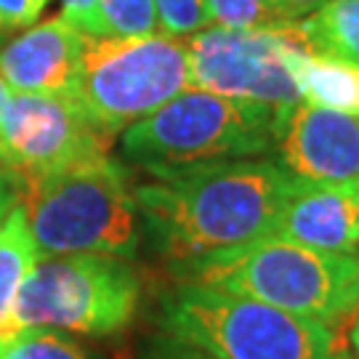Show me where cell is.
Masks as SVG:
<instances>
[{
  "label": "cell",
  "mask_w": 359,
  "mask_h": 359,
  "mask_svg": "<svg viewBox=\"0 0 359 359\" xmlns=\"http://www.w3.org/2000/svg\"><path fill=\"white\" fill-rule=\"evenodd\" d=\"M298 184L274 160H216L133 189L139 224L173 271L269 237Z\"/></svg>",
  "instance_id": "6da1fadb"
},
{
  "label": "cell",
  "mask_w": 359,
  "mask_h": 359,
  "mask_svg": "<svg viewBox=\"0 0 359 359\" xmlns=\"http://www.w3.org/2000/svg\"><path fill=\"white\" fill-rule=\"evenodd\" d=\"M176 274L330 327L359 309V253H322L277 234L194 261Z\"/></svg>",
  "instance_id": "7a4b0ae2"
},
{
  "label": "cell",
  "mask_w": 359,
  "mask_h": 359,
  "mask_svg": "<svg viewBox=\"0 0 359 359\" xmlns=\"http://www.w3.org/2000/svg\"><path fill=\"white\" fill-rule=\"evenodd\" d=\"M160 325L210 359H348L325 322L189 280L163 295Z\"/></svg>",
  "instance_id": "3957f363"
},
{
  "label": "cell",
  "mask_w": 359,
  "mask_h": 359,
  "mask_svg": "<svg viewBox=\"0 0 359 359\" xmlns=\"http://www.w3.org/2000/svg\"><path fill=\"white\" fill-rule=\"evenodd\" d=\"M285 123L287 115L280 109L187 88L123 130L120 149L128 163L157 179L200 163L269 154Z\"/></svg>",
  "instance_id": "277c9868"
},
{
  "label": "cell",
  "mask_w": 359,
  "mask_h": 359,
  "mask_svg": "<svg viewBox=\"0 0 359 359\" xmlns=\"http://www.w3.org/2000/svg\"><path fill=\"white\" fill-rule=\"evenodd\" d=\"M40 258L102 253L136 258L139 210L123 163L109 154L80 163L22 192Z\"/></svg>",
  "instance_id": "5b68a950"
},
{
  "label": "cell",
  "mask_w": 359,
  "mask_h": 359,
  "mask_svg": "<svg viewBox=\"0 0 359 359\" xmlns=\"http://www.w3.org/2000/svg\"><path fill=\"white\" fill-rule=\"evenodd\" d=\"M187 88H192L187 38L163 32L147 38L86 35L69 102L112 139Z\"/></svg>",
  "instance_id": "8992f818"
},
{
  "label": "cell",
  "mask_w": 359,
  "mask_h": 359,
  "mask_svg": "<svg viewBox=\"0 0 359 359\" xmlns=\"http://www.w3.org/2000/svg\"><path fill=\"white\" fill-rule=\"evenodd\" d=\"M139 298L142 280L128 258L102 253L40 258L19 287L0 335L25 327L112 335L130 325Z\"/></svg>",
  "instance_id": "52a82bcc"
},
{
  "label": "cell",
  "mask_w": 359,
  "mask_h": 359,
  "mask_svg": "<svg viewBox=\"0 0 359 359\" xmlns=\"http://www.w3.org/2000/svg\"><path fill=\"white\" fill-rule=\"evenodd\" d=\"M192 88L237 102L264 104L290 115L304 102L295 62L311 51L298 22L258 29L205 27L187 38Z\"/></svg>",
  "instance_id": "ba28073f"
},
{
  "label": "cell",
  "mask_w": 359,
  "mask_h": 359,
  "mask_svg": "<svg viewBox=\"0 0 359 359\" xmlns=\"http://www.w3.org/2000/svg\"><path fill=\"white\" fill-rule=\"evenodd\" d=\"M109 142L65 96L11 93L0 112V168L16 181L19 192L109 154Z\"/></svg>",
  "instance_id": "9c48e42d"
},
{
  "label": "cell",
  "mask_w": 359,
  "mask_h": 359,
  "mask_svg": "<svg viewBox=\"0 0 359 359\" xmlns=\"http://www.w3.org/2000/svg\"><path fill=\"white\" fill-rule=\"evenodd\" d=\"M277 152L280 165L298 181L359 184V115L301 102L287 115Z\"/></svg>",
  "instance_id": "30bf717a"
},
{
  "label": "cell",
  "mask_w": 359,
  "mask_h": 359,
  "mask_svg": "<svg viewBox=\"0 0 359 359\" xmlns=\"http://www.w3.org/2000/svg\"><path fill=\"white\" fill-rule=\"evenodd\" d=\"M83 40L75 25L65 16H51L27 27L22 35L0 46V80L11 93L65 96L75 90Z\"/></svg>",
  "instance_id": "8fae6325"
},
{
  "label": "cell",
  "mask_w": 359,
  "mask_h": 359,
  "mask_svg": "<svg viewBox=\"0 0 359 359\" xmlns=\"http://www.w3.org/2000/svg\"><path fill=\"white\" fill-rule=\"evenodd\" d=\"M277 237L322 253L359 250V184L298 181L277 221Z\"/></svg>",
  "instance_id": "7c38bea8"
},
{
  "label": "cell",
  "mask_w": 359,
  "mask_h": 359,
  "mask_svg": "<svg viewBox=\"0 0 359 359\" xmlns=\"http://www.w3.org/2000/svg\"><path fill=\"white\" fill-rule=\"evenodd\" d=\"M295 80L304 102L359 115V67L330 53L306 51L295 62Z\"/></svg>",
  "instance_id": "4fadbf2b"
},
{
  "label": "cell",
  "mask_w": 359,
  "mask_h": 359,
  "mask_svg": "<svg viewBox=\"0 0 359 359\" xmlns=\"http://www.w3.org/2000/svg\"><path fill=\"white\" fill-rule=\"evenodd\" d=\"M311 51L330 53L359 67V0H322L295 19Z\"/></svg>",
  "instance_id": "5bb4252c"
},
{
  "label": "cell",
  "mask_w": 359,
  "mask_h": 359,
  "mask_svg": "<svg viewBox=\"0 0 359 359\" xmlns=\"http://www.w3.org/2000/svg\"><path fill=\"white\" fill-rule=\"evenodd\" d=\"M38 243L29 229L25 205L19 203L0 229V325L11 314L16 293L25 285L27 274L38 266Z\"/></svg>",
  "instance_id": "9a60e30c"
},
{
  "label": "cell",
  "mask_w": 359,
  "mask_h": 359,
  "mask_svg": "<svg viewBox=\"0 0 359 359\" xmlns=\"http://www.w3.org/2000/svg\"><path fill=\"white\" fill-rule=\"evenodd\" d=\"M154 0H99L93 19V38H147L157 35Z\"/></svg>",
  "instance_id": "2e32d148"
},
{
  "label": "cell",
  "mask_w": 359,
  "mask_h": 359,
  "mask_svg": "<svg viewBox=\"0 0 359 359\" xmlns=\"http://www.w3.org/2000/svg\"><path fill=\"white\" fill-rule=\"evenodd\" d=\"M0 359H93L75 338L53 327H25L0 335Z\"/></svg>",
  "instance_id": "e0dca14e"
},
{
  "label": "cell",
  "mask_w": 359,
  "mask_h": 359,
  "mask_svg": "<svg viewBox=\"0 0 359 359\" xmlns=\"http://www.w3.org/2000/svg\"><path fill=\"white\" fill-rule=\"evenodd\" d=\"M210 27L224 29H258L277 25L271 0H205Z\"/></svg>",
  "instance_id": "ac0fdd59"
},
{
  "label": "cell",
  "mask_w": 359,
  "mask_h": 359,
  "mask_svg": "<svg viewBox=\"0 0 359 359\" xmlns=\"http://www.w3.org/2000/svg\"><path fill=\"white\" fill-rule=\"evenodd\" d=\"M154 11L160 32L170 38H192L210 27L205 0H154Z\"/></svg>",
  "instance_id": "d6986e66"
},
{
  "label": "cell",
  "mask_w": 359,
  "mask_h": 359,
  "mask_svg": "<svg viewBox=\"0 0 359 359\" xmlns=\"http://www.w3.org/2000/svg\"><path fill=\"white\" fill-rule=\"evenodd\" d=\"M48 3L51 0H0V40L8 32L35 25Z\"/></svg>",
  "instance_id": "ffe728a7"
},
{
  "label": "cell",
  "mask_w": 359,
  "mask_h": 359,
  "mask_svg": "<svg viewBox=\"0 0 359 359\" xmlns=\"http://www.w3.org/2000/svg\"><path fill=\"white\" fill-rule=\"evenodd\" d=\"M139 359H210L205 351L194 348L192 344L181 341L176 335H154L139 351Z\"/></svg>",
  "instance_id": "44dd1931"
},
{
  "label": "cell",
  "mask_w": 359,
  "mask_h": 359,
  "mask_svg": "<svg viewBox=\"0 0 359 359\" xmlns=\"http://www.w3.org/2000/svg\"><path fill=\"white\" fill-rule=\"evenodd\" d=\"M96 3L99 0H62V16L69 25H75L80 32L90 35L93 19H96Z\"/></svg>",
  "instance_id": "7402d4cb"
},
{
  "label": "cell",
  "mask_w": 359,
  "mask_h": 359,
  "mask_svg": "<svg viewBox=\"0 0 359 359\" xmlns=\"http://www.w3.org/2000/svg\"><path fill=\"white\" fill-rule=\"evenodd\" d=\"M322 0H271V8L280 22H295L301 16L311 13Z\"/></svg>",
  "instance_id": "603a6c76"
},
{
  "label": "cell",
  "mask_w": 359,
  "mask_h": 359,
  "mask_svg": "<svg viewBox=\"0 0 359 359\" xmlns=\"http://www.w3.org/2000/svg\"><path fill=\"white\" fill-rule=\"evenodd\" d=\"M19 203H22V192H19L16 181L0 168V229H3V224H6L8 213H11Z\"/></svg>",
  "instance_id": "cb8c5ba5"
},
{
  "label": "cell",
  "mask_w": 359,
  "mask_h": 359,
  "mask_svg": "<svg viewBox=\"0 0 359 359\" xmlns=\"http://www.w3.org/2000/svg\"><path fill=\"white\" fill-rule=\"evenodd\" d=\"M348 351L354 359H359V309L351 317V327H348Z\"/></svg>",
  "instance_id": "d4e9b609"
},
{
  "label": "cell",
  "mask_w": 359,
  "mask_h": 359,
  "mask_svg": "<svg viewBox=\"0 0 359 359\" xmlns=\"http://www.w3.org/2000/svg\"><path fill=\"white\" fill-rule=\"evenodd\" d=\"M0 46H3V40H0Z\"/></svg>",
  "instance_id": "484cf974"
}]
</instances>
